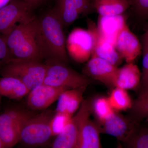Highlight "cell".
Listing matches in <instances>:
<instances>
[{
  "label": "cell",
  "instance_id": "cell-11",
  "mask_svg": "<svg viewBox=\"0 0 148 148\" xmlns=\"http://www.w3.org/2000/svg\"><path fill=\"white\" fill-rule=\"evenodd\" d=\"M117 66L92 54L84 69V75L102 83L109 88H114Z\"/></svg>",
  "mask_w": 148,
  "mask_h": 148
},
{
  "label": "cell",
  "instance_id": "cell-9",
  "mask_svg": "<svg viewBox=\"0 0 148 148\" xmlns=\"http://www.w3.org/2000/svg\"><path fill=\"white\" fill-rule=\"evenodd\" d=\"M32 11L22 0H11L0 9V35L5 36L16 24L33 16Z\"/></svg>",
  "mask_w": 148,
  "mask_h": 148
},
{
  "label": "cell",
  "instance_id": "cell-14",
  "mask_svg": "<svg viewBox=\"0 0 148 148\" xmlns=\"http://www.w3.org/2000/svg\"><path fill=\"white\" fill-rule=\"evenodd\" d=\"M68 89L43 83L30 90L27 99V106L32 110H45L57 101L61 93Z\"/></svg>",
  "mask_w": 148,
  "mask_h": 148
},
{
  "label": "cell",
  "instance_id": "cell-34",
  "mask_svg": "<svg viewBox=\"0 0 148 148\" xmlns=\"http://www.w3.org/2000/svg\"><path fill=\"white\" fill-rule=\"evenodd\" d=\"M1 95H0V103H1Z\"/></svg>",
  "mask_w": 148,
  "mask_h": 148
},
{
  "label": "cell",
  "instance_id": "cell-5",
  "mask_svg": "<svg viewBox=\"0 0 148 148\" xmlns=\"http://www.w3.org/2000/svg\"><path fill=\"white\" fill-rule=\"evenodd\" d=\"M87 24V30L75 29L66 41L67 52L74 60L79 63H84L90 58L98 36V29L95 23L88 19Z\"/></svg>",
  "mask_w": 148,
  "mask_h": 148
},
{
  "label": "cell",
  "instance_id": "cell-27",
  "mask_svg": "<svg viewBox=\"0 0 148 148\" xmlns=\"http://www.w3.org/2000/svg\"><path fill=\"white\" fill-rule=\"evenodd\" d=\"M130 8L137 18L148 20V0H132Z\"/></svg>",
  "mask_w": 148,
  "mask_h": 148
},
{
  "label": "cell",
  "instance_id": "cell-15",
  "mask_svg": "<svg viewBox=\"0 0 148 148\" xmlns=\"http://www.w3.org/2000/svg\"><path fill=\"white\" fill-rule=\"evenodd\" d=\"M126 23V19L123 14L112 16L99 15L97 29L101 37L115 46L118 34Z\"/></svg>",
  "mask_w": 148,
  "mask_h": 148
},
{
  "label": "cell",
  "instance_id": "cell-3",
  "mask_svg": "<svg viewBox=\"0 0 148 148\" xmlns=\"http://www.w3.org/2000/svg\"><path fill=\"white\" fill-rule=\"evenodd\" d=\"M46 70V64L40 61L12 59L2 67L0 75L18 79L31 90L43 83Z\"/></svg>",
  "mask_w": 148,
  "mask_h": 148
},
{
  "label": "cell",
  "instance_id": "cell-6",
  "mask_svg": "<svg viewBox=\"0 0 148 148\" xmlns=\"http://www.w3.org/2000/svg\"><path fill=\"white\" fill-rule=\"evenodd\" d=\"M53 115V112L49 111L32 115L23 125L20 141L29 146L40 145L46 143L52 136L51 121Z\"/></svg>",
  "mask_w": 148,
  "mask_h": 148
},
{
  "label": "cell",
  "instance_id": "cell-24",
  "mask_svg": "<svg viewBox=\"0 0 148 148\" xmlns=\"http://www.w3.org/2000/svg\"><path fill=\"white\" fill-rule=\"evenodd\" d=\"M91 114H93L97 120V123H100L115 112L109 103L108 97L98 96L90 100Z\"/></svg>",
  "mask_w": 148,
  "mask_h": 148
},
{
  "label": "cell",
  "instance_id": "cell-10",
  "mask_svg": "<svg viewBox=\"0 0 148 148\" xmlns=\"http://www.w3.org/2000/svg\"><path fill=\"white\" fill-rule=\"evenodd\" d=\"M139 123L134 121L130 117L123 116L119 113V112L115 111L104 121L97 124L101 132L111 135L124 142Z\"/></svg>",
  "mask_w": 148,
  "mask_h": 148
},
{
  "label": "cell",
  "instance_id": "cell-30",
  "mask_svg": "<svg viewBox=\"0 0 148 148\" xmlns=\"http://www.w3.org/2000/svg\"><path fill=\"white\" fill-rule=\"evenodd\" d=\"M44 0H22L30 9L33 10L40 5Z\"/></svg>",
  "mask_w": 148,
  "mask_h": 148
},
{
  "label": "cell",
  "instance_id": "cell-26",
  "mask_svg": "<svg viewBox=\"0 0 148 148\" xmlns=\"http://www.w3.org/2000/svg\"><path fill=\"white\" fill-rule=\"evenodd\" d=\"M72 117L73 116L68 114L56 112L51 121L52 136H56L60 133L68 124Z\"/></svg>",
  "mask_w": 148,
  "mask_h": 148
},
{
  "label": "cell",
  "instance_id": "cell-7",
  "mask_svg": "<svg viewBox=\"0 0 148 148\" xmlns=\"http://www.w3.org/2000/svg\"><path fill=\"white\" fill-rule=\"evenodd\" d=\"M32 115L19 109H10L0 114V138L5 148L12 147L20 142L23 125Z\"/></svg>",
  "mask_w": 148,
  "mask_h": 148
},
{
  "label": "cell",
  "instance_id": "cell-4",
  "mask_svg": "<svg viewBox=\"0 0 148 148\" xmlns=\"http://www.w3.org/2000/svg\"><path fill=\"white\" fill-rule=\"evenodd\" d=\"M43 84L68 89L86 87L91 80L69 68L65 63L55 60H48Z\"/></svg>",
  "mask_w": 148,
  "mask_h": 148
},
{
  "label": "cell",
  "instance_id": "cell-8",
  "mask_svg": "<svg viewBox=\"0 0 148 148\" xmlns=\"http://www.w3.org/2000/svg\"><path fill=\"white\" fill-rule=\"evenodd\" d=\"M91 114L90 100H84L76 114L72 117L63 130L56 136L52 147L77 148L81 126Z\"/></svg>",
  "mask_w": 148,
  "mask_h": 148
},
{
  "label": "cell",
  "instance_id": "cell-18",
  "mask_svg": "<svg viewBox=\"0 0 148 148\" xmlns=\"http://www.w3.org/2000/svg\"><path fill=\"white\" fill-rule=\"evenodd\" d=\"M100 127L97 123L90 119V117L84 120L80 130L77 148L102 147Z\"/></svg>",
  "mask_w": 148,
  "mask_h": 148
},
{
  "label": "cell",
  "instance_id": "cell-31",
  "mask_svg": "<svg viewBox=\"0 0 148 148\" xmlns=\"http://www.w3.org/2000/svg\"><path fill=\"white\" fill-rule=\"evenodd\" d=\"M143 48H148V24L143 37Z\"/></svg>",
  "mask_w": 148,
  "mask_h": 148
},
{
  "label": "cell",
  "instance_id": "cell-12",
  "mask_svg": "<svg viewBox=\"0 0 148 148\" xmlns=\"http://www.w3.org/2000/svg\"><path fill=\"white\" fill-rule=\"evenodd\" d=\"M53 10L64 27L73 24L81 14L93 11L91 0H57Z\"/></svg>",
  "mask_w": 148,
  "mask_h": 148
},
{
  "label": "cell",
  "instance_id": "cell-20",
  "mask_svg": "<svg viewBox=\"0 0 148 148\" xmlns=\"http://www.w3.org/2000/svg\"><path fill=\"white\" fill-rule=\"evenodd\" d=\"M30 90L20 80L12 77L0 78V95L19 99L29 94Z\"/></svg>",
  "mask_w": 148,
  "mask_h": 148
},
{
  "label": "cell",
  "instance_id": "cell-35",
  "mask_svg": "<svg viewBox=\"0 0 148 148\" xmlns=\"http://www.w3.org/2000/svg\"><path fill=\"white\" fill-rule=\"evenodd\" d=\"M130 2L131 3V1H132V0H130Z\"/></svg>",
  "mask_w": 148,
  "mask_h": 148
},
{
  "label": "cell",
  "instance_id": "cell-17",
  "mask_svg": "<svg viewBox=\"0 0 148 148\" xmlns=\"http://www.w3.org/2000/svg\"><path fill=\"white\" fill-rule=\"evenodd\" d=\"M86 88H73L64 90L57 100L56 112L64 113L73 116L80 107Z\"/></svg>",
  "mask_w": 148,
  "mask_h": 148
},
{
  "label": "cell",
  "instance_id": "cell-32",
  "mask_svg": "<svg viewBox=\"0 0 148 148\" xmlns=\"http://www.w3.org/2000/svg\"><path fill=\"white\" fill-rule=\"evenodd\" d=\"M11 0H0V9L7 5Z\"/></svg>",
  "mask_w": 148,
  "mask_h": 148
},
{
  "label": "cell",
  "instance_id": "cell-22",
  "mask_svg": "<svg viewBox=\"0 0 148 148\" xmlns=\"http://www.w3.org/2000/svg\"><path fill=\"white\" fill-rule=\"evenodd\" d=\"M108 98L111 107L116 112L130 110L133 103L127 90L120 88H113Z\"/></svg>",
  "mask_w": 148,
  "mask_h": 148
},
{
  "label": "cell",
  "instance_id": "cell-29",
  "mask_svg": "<svg viewBox=\"0 0 148 148\" xmlns=\"http://www.w3.org/2000/svg\"><path fill=\"white\" fill-rule=\"evenodd\" d=\"M10 60V54L4 37L0 35V67H3Z\"/></svg>",
  "mask_w": 148,
  "mask_h": 148
},
{
  "label": "cell",
  "instance_id": "cell-1",
  "mask_svg": "<svg viewBox=\"0 0 148 148\" xmlns=\"http://www.w3.org/2000/svg\"><path fill=\"white\" fill-rule=\"evenodd\" d=\"M64 28L53 9L38 19L37 40L42 59L69 63Z\"/></svg>",
  "mask_w": 148,
  "mask_h": 148
},
{
  "label": "cell",
  "instance_id": "cell-23",
  "mask_svg": "<svg viewBox=\"0 0 148 148\" xmlns=\"http://www.w3.org/2000/svg\"><path fill=\"white\" fill-rule=\"evenodd\" d=\"M130 110V117L136 122L140 123L143 120L148 121V89L139 92Z\"/></svg>",
  "mask_w": 148,
  "mask_h": 148
},
{
  "label": "cell",
  "instance_id": "cell-25",
  "mask_svg": "<svg viewBox=\"0 0 148 148\" xmlns=\"http://www.w3.org/2000/svg\"><path fill=\"white\" fill-rule=\"evenodd\" d=\"M140 123L123 142L127 147L148 148V124L142 126Z\"/></svg>",
  "mask_w": 148,
  "mask_h": 148
},
{
  "label": "cell",
  "instance_id": "cell-2",
  "mask_svg": "<svg viewBox=\"0 0 148 148\" xmlns=\"http://www.w3.org/2000/svg\"><path fill=\"white\" fill-rule=\"evenodd\" d=\"M38 19L32 16L18 23L3 36L11 60L42 59L38 40Z\"/></svg>",
  "mask_w": 148,
  "mask_h": 148
},
{
  "label": "cell",
  "instance_id": "cell-16",
  "mask_svg": "<svg viewBox=\"0 0 148 148\" xmlns=\"http://www.w3.org/2000/svg\"><path fill=\"white\" fill-rule=\"evenodd\" d=\"M141 73L138 66L132 63H127L117 71L114 86L125 90H133L140 86Z\"/></svg>",
  "mask_w": 148,
  "mask_h": 148
},
{
  "label": "cell",
  "instance_id": "cell-13",
  "mask_svg": "<svg viewBox=\"0 0 148 148\" xmlns=\"http://www.w3.org/2000/svg\"><path fill=\"white\" fill-rule=\"evenodd\" d=\"M115 47L126 63H132L142 51V46L138 37L132 33L126 23L117 36Z\"/></svg>",
  "mask_w": 148,
  "mask_h": 148
},
{
  "label": "cell",
  "instance_id": "cell-19",
  "mask_svg": "<svg viewBox=\"0 0 148 148\" xmlns=\"http://www.w3.org/2000/svg\"><path fill=\"white\" fill-rule=\"evenodd\" d=\"M91 6L101 16L121 15L130 8V0H91Z\"/></svg>",
  "mask_w": 148,
  "mask_h": 148
},
{
  "label": "cell",
  "instance_id": "cell-28",
  "mask_svg": "<svg viewBox=\"0 0 148 148\" xmlns=\"http://www.w3.org/2000/svg\"><path fill=\"white\" fill-rule=\"evenodd\" d=\"M140 92L148 89V48H143V69Z\"/></svg>",
  "mask_w": 148,
  "mask_h": 148
},
{
  "label": "cell",
  "instance_id": "cell-33",
  "mask_svg": "<svg viewBox=\"0 0 148 148\" xmlns=\"http://www.w3.org/2000/svg\"><path fill=\"white\" fill-rule=\"evenodd\" d=\"M5 148V145L4 144L2 140L0 138V148Z\"/></svg>",
  "mask_w": 148,
  "mask_h": 148
},
{
  "label": "cell",
  "instance_id": "cell-21",
  "mask_svg": "<svg viewBox=\"0 0 148 148\" xmlns=\"http://www.w3.org/2000/svg\"><path fill=\"white\" fill-rule=\"evenodd\" d=\"M92 54L116 66L121 63L123 59L115 46L103 38L99 35L98 32Z\"/></svg>",
  "mask_w": 148,
  "mask_h": 148
}]
</instances>
